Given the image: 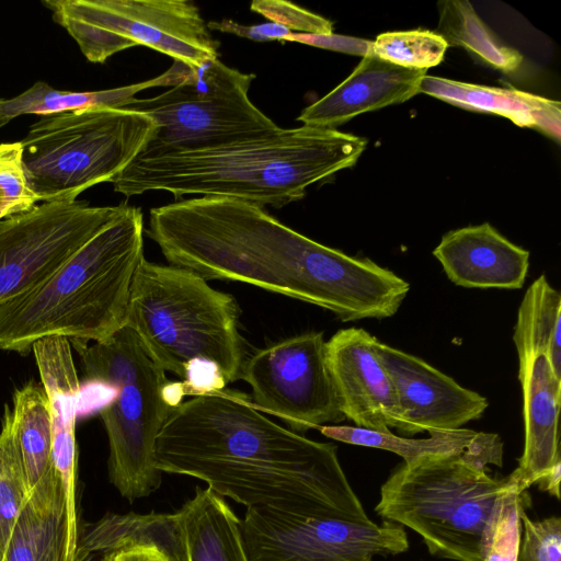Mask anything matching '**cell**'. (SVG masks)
Masks as SVG:
<instances>
[{
	"label": "cell",
	"instance_id": "obj_1",
	"mask_svg": "<svg viewBox=\"0 0 561 561\" xmlns=\"http://www.w3.org/2000/svg\"><path fill=\"white\" fill-rule=\"evenodd\" d=\"M146 233L171 265L298 299L342 322L391 317L410 290L370 259L323 245L236 198L201 196L154 207Z\"/></svg>",
	"mask_w": 561,
	"mask_h": 561
},
{
	"label": "cell",
	"instance_id": "obj_2",
	"mask_svg": "<svg viewBox=\"0 0 561 561\" xmlns=\"http://www.w3.org/2000/svg\"><path fill=\"white\" fill-rule=\"evenodd\" d=\"M154 462L162 473L202 480L247 508L368 517L334 444L278 425L241 392L195 396L173 409Z\"/></svg>",
	"mask_w": 561,
	"mask_h": 561
},
{
	"label": "cell",
	"instance_id": "obj_3",
	"mask_svg": "<svg viewBox=\"0 0 561 561\" xmlns=\"http://www.w3.org/2000/svg\"><path fill=\"white\" fill-rule=\"evenodd\" d=\"M367 140L337 129L300 126L197 148L142 151L112 180L127 197L165 191L284 207L308 186L353 167Z\"/></svg>",
	"mask_w": 561,
	"mask_h": 561
},
{
	"label": "cell",
	"instance_id": "obj_4",
	"mask_svg": "<svg viewBox=\"0 0 561 561\" xmlns=\"http://www.w3.org/2000/svg\"><path fill=\"white\" fill-rule=\"evenodd\" d=\"M144 233L141 209L126 205L48 278L0 305V350L25 353L54 336L90 344L117 333L145 257Z\"/></svg>",
	"mask_w": 561,
	"mask_h": 561
},
{
	"label": "cell",
	"instance_id": "obj_5",
	"mask_svg": "<svg viewBox=\"0 0 561 561\" xmlns=\"http://www.w3.org/2000/svg\"><path fill=\"white\" fill-rule=\"evenodd\" d=\"M502 459L500 436L480 432L463 454L403 462L381 485L375 511L414 530L435 557L484 561L504 497L514 488L506 477L486 471Z\"/></svg>",
	"mask_w": 561,
	"mask_h": 561
},
{
	"label": "cell",
	"instance_id": "obj_6",
	"mask_svg": "<svg viewBox=\"0 0 561 561\" xmlns=\"http://www.w3.org/2000/svg\"><path fill=\"white\" fill-rule=\"evenodd\" d=\"M240 314L233 296L197 273L144 257L134 275L125 325L164 371L182 379L185 364L203 358L216 363L229 383L241 378L248 358Z\"/></svg>",
	"mask_w": 561,
	"mask_h": 561
},
{
	"label": "cell",
	"instance_id": "obj_7",
	"mask_svg": "<svg viewBox=\"0 0 561 561\" xmlns=\"http://www.w3.org/2000/svg\"><path fill=\"white\" fill-rule=\"evenodd\" d=\"M89 380L113 383L115 399L101 411L108 439V478L129 503L156 492L162 472L154 462L156 440L173 408L162 398L165 371L128 327L98 343H72Z\"/></svg>",
	"mask_w": 561,
	"mask_h": 561
},
{
	"label": "cell",
	"instance_id": "obj_8",
	"mask_svg": "<svg viewBox=\"0 0 561 561\" xmlns=\"http://www.w3.org/2000/svg\"><path fill=\"white\" fill-rule=\"evenodd\" d=\"M158 129L148 115L98 107L41 116L20 141L26 185L37 202H70L112 182Z\"/></svg>",
	"mask_w": 561,
	"mask_h": 561
},
{
	"label": "cell",
	"instance_id": "obj_9",
	"mask_svg": "<svg viewBox=\"0 0 561 561\" xmlns=\"http://www.w3.org/2000/svg\"><path fill=\"white\" fill-rule=\"evenodd\" d=\"M53 20L83 56L103 64L134 46H147L198 68L218 59L215 39L190 0H44Z\"/></svg>",
	"mask_w": 561,
	"mask_h": 561
},
{
	"label": "cell",
	"instance_id": "obj_10",
	"mask_svg": "<svg viewBox=\"0 0 561 561\" xmlns=\"http://www.w3.org/2000/svg\"><path fill=\"white\" fill-rule=\"evenodd\" d=\"M254 73L219 59L193 68L191 76L163 93L133 99L122 108L150 116L158 129L142 151L197 148L252 137L276 125L250 100Z\"/></svg>",
	"mask_w": 561,
	"mask_h": 561
},
{
	"label": "cell",
	"instance_id": "obj_11",
	"mask_svg": "<svg viewBox=\"0 0 561 561\" xmlns=\"http://www.w3.org/2000/svg\"><path fill=\"white\" fill-rule=\"evenodd\" d=\"M240 530L250 561H373L409 549L402 526L351 515L248 507Z\"/></svg>",
	"mask_w": 561,
	"mask_h": 561
},
{
	"label": "cell",
	"instance_id": "obj_12",
	"mask_svg": "<svg viewBox=\"0 0 561 561\" xmlns=\"http://www.w3.org/2000/svg\"><path fill=\"white\" fill-rule=\"evenodd\" d=\"M125 207L44 202L0 220V305L48 278Z\"/></svg>",
	"mask_w": 561,
	"mask_h": 561
},
{
	"label": "cell",
	"instance_id": "obj_13",
	"mask_svg": "<svg viewBox=\"0 0 561 561\" xmlns=\"http://www.w3.org/2000/svg\"><path fill=\"white\" fill-rule=\"evenodd\" d=\"M253 404L297 433L345 419L329 371L322 332L276 342L248 356L241 378Z\"/></svg>",
	"mask_w": 561,
	"mask_h": 561
},
{
	"label": "cell",
	"instance_id": "obj_14",
	"mask_svg": "<svg viewBox=\"0 0 561 561\" xmlns=\"http://www.w3.org/2000/svg\"><path fill=\"white\" fill-rule=\"evenodd\" d=\"M374 350L397 393L400 433L455 431L486 410L485 397L461 387L423 359L377 339Z\"/></svg>",
	"mask_w": 561,
	"mask_h": 561
},
{
	"label": "cell",
	"instance_id": "obj_15",
	"mask_svg": "<svg viewBox=\"0 0 561 561\" xmlns=\"http://www.w3.org/2000/svg\"><path fill=\"white\" fill-rule=\"evenodd\" d=\"M375 336L364 329L337 331L325 342L329 371L345 419L356 427L391 432L400 414L393 383L374 350Z\"/></svg>",
	"mask_w": 561,
	"mask_h": 561
},
{
	"label": "cell",
	"instance_id": "obj_16",
	"mask_svg": "<svg viewBox=\"0 0 561 561\" xmlns=\"http://www.w3.org/2000/svg\"><path fill=\"white\" fill-rule=\"evenodd\" d=\"M32 350L42 386L49 400L53 434L51 461L65 494L67 529L70 535H75L78 531L76 421L81 387L68 339L60 336L42 339L33 344Z\"/></svg>",
	"mask_w": 561,
	"mask_h": 561
},
{
	"label": "cell",
	"instance_id": "obj_17",
	"mask_svg": "<svg viewBox=\"0 0 561 561\" xmlns=\"http://www.w3.org/2000/svg\"><path fill=\"white\" fill-rule=\"evenodd\" d=\"M426 70L396 66L370 50L353 72L327 95L305 107L304 126L336 129L355 116L403 103L417 93Z\"/></svg>",
	"mask_w": 561,
	"mask_h": 561
},
{
	"label": "cell",
	"instance_id": "obj_18",
	"mask_svg": "<svg viewBox=\"0 0 561 561\" xmlns=\"http://www.w3.org/2000/svg\"><path fill=\"white\" fill-rule=\"evenodd\" d=\"M447 277L466 288H522L529 252L484 222L451 230L433 251Z\"/></svg>",
	"mask_w": 561,
	"mask_h": 561
},
{
	"label": "cell",
	"instance_id": "obj_19",
	"mask_svg": "<svg viewBox=\"0 0 561 561\" xmlns=\"http://www.w3.org/2000/svg\"><path fill=\"white\" fill-rule=\"evenodd\" d=\"M518 379L523 389L524 450L517 468L506 479L524 493L561 461L558 432L561 380L545 355L519 360Z\"/></svg>",
	"mask_w": 561,
	"mask_h": 561
},
{
	"label": "cell",
	"instance_id": "obj_20",
	"mask_svg": "<svg viewBox=\"0 0 561 561\" xmlns=\"http://www.w3.org/2000/svg\"><path fill=\"white\" fill-rule=\"evenodd\" d=\"M420 92L451 105L476 112L501 115L520 127L560 140L561 104L559 101L513 88H495L425 76Z\"/></svg>",
	"mask_w": 561,
	"mask_h": 561
},
{
	"label": "cell",
	"instance_id": "obj_21",
	"mask_svg": "<svg viewBox=\"0 0 561 561\" xmlns=\"http://www.w3.org/2000/svg\"><path fill=\"white\" fill-rule=\"evenodd\" d=\"M66 500L53 466L32 489L3 561H66Z\"/></svg>",
	"mask_w": 561,
	"mask_h": 561
},
{
	"label": "cell",
	"instance_id": "obj_22",
	"mask_svg": "<svg viewBox=\"0 0 561 561\" xmlns=\"http://www.w3.org/2000/svg\"><path fill=\"white\" fill-rule=\"evenodd\" d=\"M193 67L173 60L163 73L147 81L100 91L75 92L57 90L37 81L21 94L0 99V116L9 121L21 115L48 116L98 107H121L135 95L153 87H174L188 79Z\"/></svg>",
	"mask_w": 561,
	"mask_h": 561
},
{
	"label": "cell",
	"instance_id": "obj_23",
	"mask_svg": "<svg viewBox=\"0 0 561 561\" xmlns=\"http://www.w3.org/2000/svg\"><path fill=\"white\" fill-rule=\"evenodd\" d=\"M145 546L161 551L171 561H186L185 535L180 512L106 514L84 534L78 558L89 553Z\"/></svg>",
	"mask_w": 561,
	"mask_h": 561
},
{
	"label": "cell",
	"instance_id": "obj_24",
	"mask_svg": "<svg viewBox=\"0 0 561 561\" xmlns=\"http://www.w3.org/2000/svg\"><path fill=\"white\" fill-rule=\"evenodd\" d=\"M186 546V561H250L240 518L224 497L197 486L179 510Z\"/></svg>",
	"mask_w": 561,
	"mask_h": 561
},
{
	"label": "cell",
	"instance_id": "obj_25",
	"mask_svg": "<svg viewBox=\"0 0 561 561\" xmlns=\"http://www.w3.org/2000/svg\"><path fill=\"white\" fill-rule=\"evenodd\" d=\"M561 296L542 274L526 290L518 308L513 341L519 360L545 355L561 380Z\"/></svg>",
	"mask_w": 561,
	"mask_h": 561
},
{
	"label": "cell",
	"instance_id": "obj_26",
	"mask_svg": "<svg viewBox=\"0 0 561 561\" xmlns=\"http://www.w3.org/2000/svg\"><path fill=\"white\" fill-rule=\"evenodd\" d=\"M10 420L31 492L53 467L49 400L43 386L30 382L15 391Z\"/></svg>",
	"mask_w": 561,
	"mask_h": 561
},
{
	"label": "cell",
	"instance_id": "obj_27",
	"mask_svg": "<svg viewBox=\"0 0 561 561\" xmlns=\"http://www.w3.org/2000/svg\"><path fill=\"white\" fill-rule=\"evenodd\" d=\"M437 7L439 18L435 33L448 47H462L482 62L506 73L519 69L523 56L495 36L468 0H444Z\"/></svg>",
	"mask_w": 561,
	"mask_h": 561
},
{
	"label": "cell",
	"instance_id": "obj_28",
	"mask_svg": "<svg viewBox=\"0 0 561 561\" xmlns=\"http://www.w3.org/2000/svg\"><path fill=\"white\" fill-rule=\"evenodd\" d=\"M322 435L342 443L388 450L411 463L427 456L460 455L477 440L480 432L468 428L432 432L428 438L400 437L391 432H377L356 426L321 425Z\"/></svg>",
	"mask_w": 561,
	"mask_h": 561
},
{
	"label": "cell",
	"instance_id": "obj_29",
	"mask_svg": "<svg viewBox=\"0 0 561 561\" xmlns=\"http://www.w3.org/2000/svg\"><path fill=\"white\" fill-rule=\"evenodd\" d=\"M30 493L11 427L10 410L5 408L0 432V561H3L12 530Z\"/></svg>",
	"mask_w": 561,
	"mask_h": 561
},
{
	"label": "cell",
	"instance_id": "obj_30",
	"mask_svg": "<svg viewBox=\"0 0 561 561\" xmlns=\"http://www.w3.org/2000/svg\"><path fill=\"white\" fill-rule=\"evenodd\" d=\"M447 43L428 30L386 32L371 44V53L399 67L427 70L444 59Z\"/></svg>",
	"mask_w": 561,
	"mask_h": 561
},
{
	"label": "cell",
	"instance_id": "obj_31",
	"mask_svg": "<svg viewBox=\"0 0 561 561\" xmlns=\"http://www.w3.org/2000/svg\"><path fill=\"white\" fill-rule=\"evenodd\" d=\"M36 202L25 182L20 141L0 144V220L28 210Z\"/></svg>",
	"mask_w": 561,
	"mask_h": 561
},
{
	"label": "cell",
	"instance_id": "obj_32",
	"mask_svg": "<svg viewBox=\"0 0 561 561\" xmlns=\"http://www.w3.org/2000/svg\"><path fill=\"white\" fill-rule=\"evenodd\" d=\"M527 501V492L519 493L514 488L505 495L484 561H516L522 540L520 515Z\"/></svg>",
	"mask_w": 561,
	"mask_h": 561
},
{
	"label": "cell",
	"instance_id": "obj_33",
	"mask_svg": "<svg viewBox=\"0 0 561 561\" xmlns=\"http://www.w3.org/2000/svg\"><path fill=\"white\" fill-rule=\"evenodd\" d=\"M520 519L524 536L516 561H561L560 517L533 520L523 511Z\"/></svg>",
	"mask_w": 561,
	"mask_h": 561
},
{
	"label": "cell",
	"instance_id": "obj_34",
	"mask_svg": "<svg viewBox=\"0 0 561 561\" xmlns=\"http://www.w3.org/2000/svg\"><path fill=\"white\" fill-rule=\"evenodd\" d=\"M250 10L294 33L333 34V22L285 0H254Z\"/></svg>",
	"mask_w": 561,
	"mask_h": 561
},
{
	"label": "cell",
	"instance_id": "obj_35",
	"mask_svg": "<svg viewBox=\"0 0 561 561\" xmlns=\"http://www.w3.org/2000/svg\"><path fill=\"white\" fill-rule=\"evenodd\" d=\"M185 396H203L226 388V379L219 366L210 360L194 358L184 366L182 378Z\"/></svg>",
	"mask_w": 561,
	"mask_h": 561
},
{
	"label": "cell",
	"instance_id": "obj_36",
	"mask_svg": "<svg viewBox=\"0 0 561 561\" xmlns=\"http://www.w3.org/2000/svg\"><path fill=\"white\" fill-rule=\"evenodd\" d=\"M209 31L233 34L239 37L249 38L255 42L277 41L282 43L291 32L273 22L243 25L236 21L224 19L221 21H210L207 23Z\"/></svg>",
	"mask_w": 561,
	"mask_h": 561
},
{
	"label": "cell",
	"instance_id": "obj_37",
	"mask_svg": "<svg viewBox=\"0 0 561 561\" xmlns=\"http://www.w3.org/2000/svg\"><path fill=\"white\" fill-rule=\"evenodd\" d=\"M101 561H171L153 547L136 546L103 554Z\"/></svg>",
	"mask_w": 561,
	"mask_h": 561
},
{
	"label": "cell",
	"instance_id": "obj_38",
	"mask_svg": "<svg viewBox=\"0 0 561 561\" xmlns=\"http://www.w3.org/2000/svg\"><path fill=\"white\" fill-rule=\"evenodd\" d=\"M560 477H561V461L556 463L550 470H548L538 481L539 489L543 492H548L557 500L560 499Z\"/></svg>",
	"mask_w": 561,
	"mask_h": 561
}]
</instances>
